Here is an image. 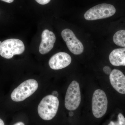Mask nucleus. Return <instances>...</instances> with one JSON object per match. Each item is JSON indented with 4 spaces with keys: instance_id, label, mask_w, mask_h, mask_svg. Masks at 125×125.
<instances>
[{
    "instance_id": "1",
    "label": "nucleus",
    "mask_w": 125,
    "mask_h": 125,
    "mask_svg": "<svg viewBox=\"0 0 125 125\" xmlns=\"http://www.w3.org/2000/svg\"><path fill=\"white\" fill-rule=\"evenodd\" d=\"M59 105V101L57 97L52 95L45 96L38 105L39 115L44 120H50L55 116Z\"/></svg>"
},
{
    "instance_id": "2",
    "label": "nucleus",
    "mask_w": 125,
    "mask_h": 125,
    "mask_svg": "<svg viewBox=\"0 0 125 125\" xmlns=\"http://www.w3.org/2000/svg\"><path fill=\"white\" fill-rule=\"evenodd\" d=\"M38 87V83L35 80L32 79L25 81L12 92L11 99L15 102L24 101L34 93Z\"/></svg>"
},
{
    "instance_id": "3",
    "label": "nucleus",
    "mask_w": 125,
    "mask_h": 125,
    "mask_svg": "<svg viewBox=\"0 0 125 125\" xmlns=\"http://www.w3.org/2000/svg\"><path fill=\"white\" fill-rule=\"evenodd\" d=\"M24 50L23 43L19 39H7L0 44V55L6 59H10L15 55L22 54Z\"/></svg>"
},
{
    "instance_id": "4",
    "label": "nucleus",
    "mask_w": 125,
    "mask_h": 125,
    "mask_svg": "<svg viewBox=\"0 0 125 125\" xmlns=\"http://www.w3.org/2000/svg\"><path fill=\"white\" fill-rule=\"evenodd\" d=\"M115 8L113 5L102 4L97 5L87 10L84 14L85 20L93 21L111 17L115 13Z\"/></svg>"
},
{
    "instance_id": "5",
    "label": "nucleus",
    "mask_w": 125,
    "mask_h": 125,
    "mask_svg": "<svg viewBox=\"0 0 125 125\" xmlns=\"http://www.w3.org/2000/svg\"><path fill=\"white\" fill-rule=\"evenodd\" d=\"M81 101L80 88L79 83L73 81L67 88L65 99L66 108L69 111L76 110Z\"/></svg>"
},
{
    "instance_id": "6",
    "label": "nucleus",
    "mask_w": 125,
    "mask_h": 125,
    "mask_svg": "<svg viewBox=\"0 0 125 125\" xmlns=\"http://www.w3.org/2000/svg\"><path fill=\"white\" fill-rule=\"evenodd\" d=\"M108 100L105 92L101 89L94 91L92 100V111L94 116L99 118L102 117L106 112Z\"/></svg>"
},
{
    "instance_id": "7",
    "label": "nucleus",
    "mask_w": 125,
    "mask_h": 125,
    "mask_svg": "<svg viewBox=\"0 0 125 125\" xmlns=\"http://www.w3.org/2000/svg\"><path fill=\"white\" fill-rule=\"evenodd\" d=\"M61 36L72 53L76 55L83 53L84 51L83 43L76 37L73 31L66 29L62 30Z\"/></svg>"
},
{
    "instance_id": "8",
    "label": "nucleus",
    "mask_w": 125,
    "mask_h": 125,
    "mask_svg": "<svg viewBox=\"0 0 125 125\" xmlns=\"http://www.w3.org/2000/svg\"><path fill=\"white\" fill-rule=\"evenodd\" d=\"M71 57L69 54L65 52H59L51 57L49 65L52 69H62L68 66L71 63Z\"/></svg>"
},
{
    "instance_id": "9",
    "label": "nucleus",
    "mask_w": 125,
    "mask_h": 125,
    "mask_svg": "<svg viewBox=\"0 0 125 125\" xmlns=\"http://www.w3.org/2000/svg\"><path fill=\"white\" fill-rule=\"evenodd\" d=\"M42 38L39 51L40 54H45L49 52L53 48L55 42L56 37L53 32L46 29L42 32Z\"/></svg>"
},
{
    "instance_id": "10",
    "label": "nucleus",
    "mask_w": 125,
    "mask_h": 125,
    "mask_svg": "<svg viewBox=\"0 0 125 125\" xmlns=\"http://www.w3.org/2000/svg\"><path fill=\"white\" fill-rule=\"evenodd\" d=\"M109 80L113 88L118 93L125 94V76L120 71L114 69L109 75Z\"/></svg>"
},
{
    "instance_id": "11",
    "label": "nucleus",
    "mask_w": 125,
    "mask_h": 125,
    "mask_svg": "<svg viewBox=\"0 0 125 125\" xmlns=\"http://www.w3.org/2000/svg\"><path fill=\"white\" fill-rule=\"evenodd\" d=\"M111 64L115 66H125V47L114 49L109 54Z\"/></svg>"
},
{
    "instance_id": "12",
    "label": "nucleus",
    "mask_w": 125,
    "mask_h": 125,
    "mask_svg": "<svg viewBox=\"0 0 125 125\" xmlns=\"http://www.w3.org/2000/svg\"><path fill=\"white\" fill-rule=\"evenodd\" d=\"M114 43L119 46L125 47V30L117 31L113 37Z\"/></svg>"
},
{
    "instance_id": "13",
    "label": "nucleus",
    "mask_w": 125,
    "mask_h": 125,
    "mask_svg": "<svg viewBox=\"0 0 125 125\" xmlns=\"http://www.w3.org/2000/svg\"><path fill=\"white\" fill-rule=\"evenodd\" d=\"M118 121L121 125H125V118L122 113L118 114Z\"/></svg>"
},
{
    "instance_id": "14",
    "label": "nucleus",
    "mask_w": 125,
    "mask_h": 125,
    "mask_svg": "<svg viewBox=\"0 0 125 125\" xmlns=\"http://www.w3.org/2000/svg\"><path fill=\"white\" fill-rule=\"evenodd\" d=\"M103 71L105 74L107 75H110L112 71L110 67L108 66H105L104 67Z\"/></svg>"
},
{
    "instance_id": "15",
    "label": "nucleus",
    "mask_w": 125,
    "mask_h": 125,
    "mask_svg": "<svg viewBox=\"0 0 125 125\" xmlns=\"http://www.w3.org/2000/svg\"><path fill=\"white\" fill-rule=\"evenodd\" d=\"M40 4L44 5L48 4L51 0H35Z\"/></svg>"
},
{
    "instance_id": "16",
    "label": "nucleus",
    "mask_w": 125,
    "mask_h": 125,
    "mask_svg": "<svg viewBox=\"0 0 125 125\" xmlns=\"http://www.w3.org/2000/svg\"><path fill=\"white\" fill-rule=\"evenodd\" d=\"M108 125H121L120 122L118 121V120L117 121H111L110 123L108 124Z\"/></svg>"
},
{
    "instance_id": "17",
    "label": "nucleus",
    "mask_w": 125,
    "mask_h": 125,
    "mask_svg": "<svg viewBox=\"0 0 125 125\" xmlns=\"http://www.w3.org/2000/svg\"><path fill=\"white\" fill-rule=\"evenodd\" d=\"M52 96H54V97H58V92L56 91H54L52 93Z\"/></svg>"
},
{
    "instance_id": "18",
    "label": "nucleus",
    "mask_w": 125,
    "mask_h": 125,
    "mask_svg": "<svg viewBox=\"0 0 125 125\" xmlns=\"http://www.w3.org/2000/svg\"><path fill=\"white\" fill-rule=\"evenodd\" d=\"M1 0L4 1V2H7V3H10L13 2L14 0Z\"/></svg>"
},
{
    "instance_id": "19",
    "label": "nucleus",
    "mask_w": 125,
    "mask_h": 125,
    "mask_svg": "<svg viewBox=\"0 0 125 125\" xmlns=\"http://www.w3.org/2000/svg\"><path fill=\"white\" fill-rule=\"evenodd\" d=\"M14 125H25L24 123L21 122H17V123H15Z\"/></svg>"
},
{
    "instance_id": "20",
    "label": "nucleus",
    "mask_w": 125,
    "mask_h": 125,
    "mask_svg": "<svg viewBox=\"0 0 125 125\" xmlns=\"http://www.w3.org/2000/svg\"><path fill=\"white\" fill-rule=\"evenodd\" d=\"M0 125H5L4 121L0 118Z\"/></svg>"
},
{
    "instance_id": "21",
    "label": "nucleus",
    "mask_w": 125,
    "mask_h": 125,
    "mask_svg": "<svg viewBox=\"0 0 125 125\" xmlns=\"http://www.w3.org/2000/svg\"><path fill=\"white\" fill-rule=\"evenodd\" d=\"M69 115L70 116H73L74 115L73 112L72 111L70 112L69 113Z\"/></svg>"
},
{
    "instance_id": "22",
    "label": "nucleus",
    "mask_w": 125,
    "mask_h": 125,
    "mask_svg": "<svg viewBox=\"0 0 125 125\" xmlns=\"http://www.w3.org/2000/svg\"><path fill=\"white\" fill-rule=\"evenodd\" d=\"M1 43H2V42H1V41H0V44H1Z\"/></svg>"
}]
</instances>
